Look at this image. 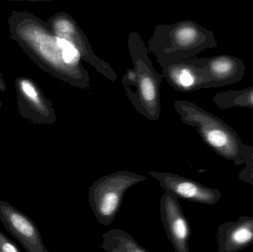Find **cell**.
I'll list each match as a JSON object with an SVG mask.
<instances>
[{
	"label": "cell",
	"mask_w": 253,
	"mask_h": 252,
	"mask_svg": "<svg viewBox=\"0 0 253 252\" xmlns=\"http://www.w3.org/2000/svg\"><path fill=\"white\" fill-rule=\"evenodd\" d=\"M10 24L13 36L42 69L73 87L90 90V76L77 50L47 23L22 12L10 18Z\"/></svg>",
	"instance_id": "1"
},
{
	"label": "cell",
	"mask_w": 253,
	"mask_h": 252,
	"mask_svg": "<svg viewBox=\"0 0 253 252\" xmlns=\"http://www.w3.org/2000/svg\"><path fill=\"white\" fill-rule=\"evenodd\" d=\"M217 47L213 32L192 20L156 25L148 41L149 50L159 64L191 59Z\"/></svg>",
	"instance_id": "2"
},
{
	"label": "cell",
	"mask_w": 253,
	"mask_h": 252,
	"mask_svg": "<svg viewBox=\"0 0 253 252\" xmlns=\"http://www.w3.org/2000/svg\"><path fill=\"white\" fill-rule=\"evenodd\" d=\"M174 109L180 119L193 127L203 142L215 153L233 161L236 166L245 164L242 158V147L245 143L229 124L189 101H175Z\"/></svg>",
	"instance_id": "3"
},
{
	"label": "cell",
	"mask_w": 253,
	"mask_h": 252,
	"mask_svg": "<svg viewBox=\"0 0 253 252\" xmlns=\"http://www.w3.org/2000/svg\"><path fill=\"white\" fill-rule=\"evenodd\" d=\"M128 50L136 73L135 87H125L126 97L138 113L152 121L161 114V84L162 76L153 68L148 50L137 31L127 38Z\"/></svg>",
	"instance_id": "4"
},
{
	"label": "cell",
	"mask_w": 253,
	"mask_h": 252,
	"mask_svg": "<svg viewBox=\"0 0 253 252\" xmlns=\"http://www.w3.org/2000/svg\"><path fill=\"white\" fill-rule=\"evenodd\" d=\"M145 180L144 176L129 171H118L96 180L89 188L88 201L99 223L109 226L121 208L126 190Z\"/></svg>",
	"instance_id": "5"
},
{
	"label": "cell",
	"mask_w": 253,
	"mask_h": 252,
	"mask_svg": "<svg viewBox=\"0 0 253 252\" xmlns=\"http://www.w3.org/2000/svg\"><path fill=\"white\" fill-rule=\"evenodd\" d=\"M47 24L55 35L74 47L81 60L91 65L98 72L112 82L117 81L118 76L115 71L110 64L95 54L85 34L71 15L60 12L50 17Z\"/></svg>",
	"instance_id": "6"
},
{
	"label": "cell",
	"mask_w": 253,
	"mask_h": 252,
	"mask_svg": "<svg viewBox=\"0 0 253 252\" xmlns=\"http://www.w3.org/2000/svg\"><path fill=\"white\" fill-rule=\"evenodd\" d=\"M0 220L7 232L27 252H49L35 222L11 204L1 200Z\"/></svg>",
	"instance_id": "7"
},
{
	"label": "cell",
	"mask_w": 253,
	"mask_h": 252,
	"mask_svg": "<svg viewBox=\"0 0 253 252\" xmlns=\"http://www.w3.org/2000/svg\"><path fill=\"white\" fill-rule=\"evenodd\" d=\"M148 175L157 180L166 192L177 198L207 205H215L221 197L218 189L208 187L196 180L178 175L157 171L148 172Z\"/></svg>",
	"instance_id": "8"
},
{
	"label": "cell",
	"mask_w": 253,
	"mask_h": 252,
	"mask_svg": "<svg viewBox=\"0 0 253 252\" xmlns=\"http://www.w3.org/2000/svg\"><path fill=\"white\" fill-rule=\"evenodd\" d=\"M161 218L164 229L175 252H190V223L178 198L166 192L160 200Z\"/></svg>",
	"instance_id": "9"
},
{
	"label": "cell",
	"mask_w": 253,
	"mask_h": 252,
	"mask_svg": "<svg viewBox=\"0 0 253 252\" xmlns=\"http://www.w3.org/2000/svg\"><path fill=\"white\" fill-rule=\"evenodd\" d=\"M162 76L173 90L182 93L205 89L209 75L196 63V59H183L159 64Z\"/></svg>",
	"instance_id": "10"
},
{
	"label": "cell",
	"mask_w": 253,
	"mask_h": 252,
	"mask_svg": "<svg viewBox=\"0 0 253 252\" xmlns=\"http://www.w3.org/2000/svg\"><path fill=\"white\" fill-rule=\"evenodd\" d=\"M196 63L206 71L210 81L205 89L216 88L236 84L243 79L245 63L242 59L230 55H219L196 59Z\"/></svg>",
	"instance_id": "11"
},
{
	"label": "cell",
	"mask_w": 253,
	"mask_h": 252,
	"mask_svg": "<svg viewBox=\"0 0 253 252\" xmlns=\"http://www.w3.org/2000/svg\"><path fill=\"white\" fill-rule=\"evenodd\" d=\"M218 252H239L253 244V216L225 222L217 231Z\"/></svg>",
	"instance_id": "12"
},
{
	"label": "cell",
	"mask_w": 253,
	"mask_h": 252,
	"mask_svg": "<svg viewBox=\"0 0 253 252\" xmlns=\"http://www.w3.org/2000/svg\"><path fill=\"white\" fill-rule=\"evenodd\" d=\"M19 87L22 95V106H29V112H32L31 118L37 123L53 124L56 121L53 105L43 96L35 84L29 80L21 79Z\"/></svg>",
	"instance_id": "13"
},
{
	"label": "cell",
	"mask_w": 253,
	"mask_h": 252,
	"mask_svg": "<svg viewBox=\"0 0 253 252\" xmlns=\"http://www.w3.org/2000/svg\"><path fill=\"white\" fill-rule=\"evenodd\" d=\"M102 238V248L106 252H149L122 229H111Z\"/></svg>",
	"instance_id": "14"
},
{
	"label": "cell",
	"mask_w": 253,
	"mask_h": 252,
	"mask_svg": "<svg viewBox=\"0 0 253 252\" xmlns=\"http://www.w3.org/2000/svg\"><path fill=\"white\" fill-rule=\"evenodd\" d=\"M212 100L220 109L240 108L253 109V86L242 90L220 92L212 97Z\"/></svg>",
	"instance_id": "15"
},
{
	"label": "cell",
	"mask_w": 253,
	"mask_h": 252,
	"mask_svg": "<svg viewBox=\"0 0 253 252\" xmlns=\"http://www.w3.org/2000/svg\"><path fill=\"white\" fill-rule=\"evenodd\" d=\"M242 158L245 167L239 173V179L253 187V146L244 144Z\"/></svg>",
	"instance_id": "16"
},
{
	"label": "cell",
	"mask_w": 253,
	"mask_h": 252,
	"mask_svg": "<svg viewBox=\"0 0 253 252\" xmlns=\"http://www.w3.org/2000/svg\"><path fill=\"white\" fill-rule=\"evenodd\" d=\"M0 252H21L17 246L0 231Z\"/></svg>",
	"instance_id": "17"
},
{
	"label": "cell",
	"mask_w": 253,
	"mask_h": 252,
	"mask_svg": "<svg viewBox=\"0 0 253 252\" xmlns=\"http://www.w3.org/2000/svg\"><path fill=\"white\" fill-rule=\"evenodd\" d=\"M123 84L124 87H135L136 84V73L133 68H127L123 78Z\"/></svg>",
	"instance_id": "18"
}]
</instances>
